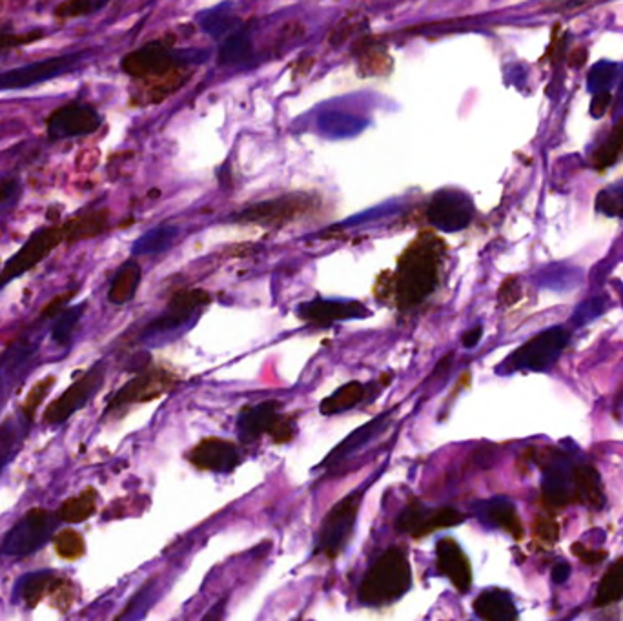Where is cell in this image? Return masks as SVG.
Returning <instances> with one entry per match:
<instances>
[{
    "instance_id": "24",
    "label": "cell",
    "mask_w": 623,
    "mask_h": 621,
    "mask_svg": "<svg viewBox=\"0 0 623 621\" xmlns=\"http://www.w3.org/2000/svg\"><path fill=\"white\" fill-rule=\"evenodd\" d=\"M139 283H141V266L133 263V261H128L126 265L119 268V272L113 279L112 288L108 294L110 301L115 305H124L128 301H132Z\"/></svg>"
},
{
    "instance_id": "28",
    "label": "cell",
    "mask_w": 623,
    "mask_h": 621,
    "mask_svg": "<svg viewBox=\"0 0 623 621\" xmlns=\"http://www.w3.org/2000/svg\"><path fill=\"white\" fill-rule=\"evenodd\" d=\"M84 308H86L84 305H73L66 308L64 312H61V316L57 317L52 328V339L57 345H64L70 341L75 326L79 325V321H81Z\"/></svg>"
},
{
    "instance_id": "31",
    "label": "cell",
    "mask_w": 623,
    "mask_h": 621,
    "mask_svg": "<svg viewBox=\"0 0 623 621\" xmlns=\"http://www.w3.org/2000/svg\"><path fill=\"white\" fill-rule=\"evenodd\" d=\"M155 585L150 581L146 587H143L141 591L137 592L133 596V600L128 603L126 611L119 616L124 620H135V618H143L146 611L152 607V601H154Z\"/></svg>"
},
{
    "instance_id": "36",
    "label": "cell",
    "mask_w": 623,
    "mask_h": 621,
    "mask_svg": "<svg viewBox=\"0 0 623 621\" xmlns=\"http://www.w3.org/2000/svg\"><path fill=\"white\" fill-rule=\"evenodd\" d=\"M44 37L42 31H31L26 35H0V50H6V48H17V46H24V44H30V42L39 41Z\"/></svg>"
},
{
    "instance_id": "30",
    "label": "cell",
    "mask_w": 623,
    "mask_h": 621,
    "mask_svg": "<svg viewBox=\"0 0 623 621\" xmlns=\"http://www.w3.org/2000/svg\"><path fill=\"white\" fill-rule=\"evenodd\" d=\"M104 0H64L57 6L55 17L57 19H77L84 15H92L103 6Z\"/></svg>"
},
{
    "instance_id": "38",
    "label": "cell",
    "mask_w": 623,
    "mask_h": 621,
    "mask_svg": "<svg viewBox=\"0 0 623 621\" xmlns=\"http://www.w3.org/2000/svg\"><path fill=\"white\" fill-rule=\"evenodd\" d=\"M609 104H611V93L598 92L596 97H594L591 113H593L594 117H602L603 113L607 112Z\"/></svg>"
},
{
    "instance_id": "10",
    "label": "cell",
    "mask_w": 623,
    "mask_h": 621,
    "mask_svg": "<svg viewBox=\"0 0 623 621\" xmlns=\"http://www.w3.org/2000/svg\"><path fill=\"white\" fill-rule=\"evenodd\" d=\"M121 68L126 75L135 79H157L183 66L175 61L172 46L164 41H155L128 53L121 62Z\"/></svg>"
},
{
    "instance_id": "15",
    "label": "cell",
    "mask_w": 623,
    "mask_h": 621,
    "mask_svg": "<svg viewBox=\"0 0 623 621\" xmlns=\"http://www.w3.org/2000/svg\"><path fill=\"white\" fill-rule=\"evenodd\" d=\"M190 461L197 469L226 474V472H232L241 463V456L234 443L225 441V439L212 438L201 441L194 448V452L190 454Z\"/></svg>"
},
{
    "instance_id": "21",
    "label": "cell",
    "mask_w": 623,
    "mask_h": 621,
    "mask_svg": "<svg viewBox=\"0 0 623 621\" xmlns=\"http://www.w3.org/2000/svg\"><path fill=\"white\" fill-rule=\"evenodd\" d=\"M474 611L481 620L512 621L518 618L516 605L505 591H485L474 601Z\"/></svg>"
},
{
    "instance_id": "6",
    "label": "cell",
    "mask_w": 623,
    "mask_h": 621,
    "mask_svg": "<svg viewBox=\"0 0 623 621\" xmlns=\"http://www.w3.org/2000/svg\"><path fill=\"white\" fill-rule=\"evenodd\" d=\"M84 57V51H72L64 53L50 59L30 62L21 68H13L8 72L0 73V92H10V90H22L30 88L41 82L52 81L57 77H62L64 73L72 72Z\"/></svg>"
},
{
    "instance_id": "18",
    "label": "cell",
    "mask_w": 623,
    "mask_h": 621,
    "mask_svg": "<svg viewBox=\"0 0 623 621\" xmlns=\"http://www.w3.org/2000/svg\"><path fill=\"white\" fill-rule=\"evenodd\" d=\"M436 558H438V569L441 574L447 576L458 591H469L472 585V569L460 545L449 538L438 541Z\"/></svg>"
},
{
    "instance_id": "27",
    "label": "cell",
    "mask_w": 623,
    "mask_h": 621,
    "mask_svg": "<svg viewBox=\"0 0 623 621\" xmlns=\"http://www.w3.org/2000/svg\"><path fill=\"white\" fill-rule=\"evenodd\" d=\"M623 596V560L616 561L613 567L603 576L598 589V605H607L611 601H618Z\"/></svg>"
},
{
    "instance_id": "11",
    "label": "cell",
    "mask_w": 623,
    "mask_h": 621,
    "mask_svg": "<svg viewBox=\"0 0 623 621\" xmlns=\"http://www.w3.org/2000/svg\"><path fill=\"white\" fill-rule=\"evenodd\" d=\"M212 303V296L205 290H183L175 294L166 308L163 316L155 319L146 330V337L161 336L174 332L177 328H183L190 321H194L197 312H201L205 306Z\"/></svg>"
},
{
    "instance_id": "33",
    "label": "cell",
    "mask_w": 623,
    "mask_h": 621,
    "mask_svg": "<svg viewBox=\"0 0 623 621\" xmlns=\"http://www.w3.org/2000/svg\"><path fill=\"white\" fill-rule=\"evenodd\" d=\"M21 434H24V428L17 427V423H13V421L4 423L0 428V467L6 463V459L10 458L11 452H13L11 447L19 445L17 436H21Z\"/></svg>"
},
{
    "instance_id": "35",
    "label": "cell",
    "mask_w": 623,
    "mask_h": 621,
    "mask_svg": "<svg viewBox=\"0 0 623 621\" xmlns=\"http://www.w3.org/2000/svg\"><path fill=\"white\" fill-rule=\"evenodd\" d=\"M603 310H605V301H603L602 297H598V299H589V301H585L583 305L576 308V312H574V321H576L578 325H587V323H591L593 319L600 316Z\"/></svg>"
},
{
    "instance_id": "4",
    "label": "cell",
    "mask_w": 623,
    "mask_h": 621,
    "mask_svg": "<svg viewBox=\"0 0 623 621\" xmlns=\"http://www.w3.org/2000/svg\"><path fill=\"white\" fill-rule=\"evenodd\" d=\"M365 496V489L354 490L330 509L323 525L319 529L317 550L327 554L328 558H336L341 550L345 549L350 540L356 520H358L361 501Z\"/></svg>"
},
{
    "instance_id": "17",
    "label": "cell",
    "mask_w": 623,
    "mask_h": 621,
    "mask_svg": "<svg viewBox=\"0 0 623 621\" xmlns=\"http://www.w3.org/2000/svg\"><path fill=\"white\" fill-rule=\"evenodd\" d=\"M392 412H394V410H389V412H385V414H379L378 418L372 419L367 425H363V427H359L358 430H354L350 436L343 439L338 447L334 448V450L328 454L327 458L323 459L321 467H334V465H339V463L347 461L348 458H352L354 454H358L361 448L368 445L370 441H374V439L381 436V434L387 430Z\"/></svg>"
},
{
    "instance_id": "34",
    "label": "cell",
    "mask_w": 623,
    "mask_h": 621,
    "mask_svg": "<svg viewBox=\"0 0 623 621\" xmlns=\"http://www.w3.org/2000/svg\"><path fill=\"white\" fill-rule=\"evenodd\" d=\"M248 41L243 35H235L230 41L226 42L225 48L221 50V62L232 64V62L241 61L248 53Z\"/></svg>"
},
{
    "instance_id": "20",
    "label": "cell",
    "mask_w": 623,
    "mask_h": 621,
    "mask_svg": "<svg viewBox=\"0 0 623 621\" xmlns=\"http://www.w3.org/2000/svg\"><path fill=\"white\" fill-rule=\"evenodd\" d=\"M168 379L170 376L159 372V374H143V376L135 377L126 387L117 394V398L113 399L110 410L113 408H121L123 405L133 403L135 399L154 398L159 396L168 388Z\"/></svg>"
},
{
    "instance_id": "5",
    "label": "cell",
    "mask_w": 623,
    "mask_h": 621,
    "mask_svg": "<svg viewBox=\"0 0 623 621\" xmlns=\"http://www.w3.org/2000/svg\"><path fill=\"white\" fill-rule=\"evenodd\" d=\"M569 345V332L562 326L543 330L542 334L532 337L523 347L518 348L507 361L509 370H531L545 372L558 361L563 350Z\"/></svg>"
},
{
    "instance_id": "39",
    "label": "cell",
    "mask_w": 623,
    "mask_h": 621,
    "mask_svg": "<svg viewBox=\"0 0 623 621\" xmlns=\"http://www.w3.org/2000/svg\"><path fill=\"white\" fill-rule=\"evenodd\" d=\"M571 576V567L567 563H558L554 569H552V581L562 585L565 581L569 580Z\"/></svg>"
},
{
    "instance_id": "40",
    "label": "cell",
    "mask_w": 623,
    "mask_h": 621,
    "mask_svg": "<svg viewBox=\"0 0 623 621\" xmlns=\"http://www.w3.org/2000/svg\"><path fill=\"white\" fill-rule=\"evenodd\" d=\"M481 336H483V330H481V326H476V328H472L469 330L465 336H463V347L465 348H474L478 343H480Z\"/></svg>"
},
{
    "instance_id": "9",
    "label": "cell",
    "mask_w": 623,
    "mask_h": 621,
    "mask_svg": "<svg viewBox=\"0 0 623 621\" xmlns=\"http://www.w3.org/2000/svg\"><path fill=\"white\" fill-rule=\"evenodd\" d=\"M101 124L103 117L93 106L82 102H68L48 117L46 133L50 141H64L92 135L101 128Z\"/></svg>"
},
{
    "instance_id": "22",
    "label": "cell",
    "mask_w": 623,
    "mask_h": 621,
    "mask_svg": "<svg viewBox=\"0 0 623 621\" xmlns=\"http://www.w3.org/2000/svg\"><path fill=\"white\" fill-rule=\"evenodd\" d=\"M478 516L491 523L492 527L509 530L514 536H520L521 525L514 503L505 498H494L478 505Z\"/></svg>"
},
{
    "instance_id": "25",
    "label": "cell",
    "mask_w": 623,
    "mask_h": 621,
    "mask_svg": "<svg viewBox=\"0 0 623 621\" xmlns=\"http://www.w3.org/2000/svg\"><path fill=\"white\" fill-rule=\"evenodd\" d=\"M175 237H177V228L175 226H157L154 230L146 232L143 237H139L135 241L132 248L133 255H155L161 254L164 250H168L174 245Z\"/></svg>"
},
{
    "instance_id": "29",
    "label": "cell",
    "mask_w": 623,
    "mask_h": 621,
    "mask_svg": "<svg viewBox=\"0 0 623 621\" xmlns=\"http://www.w3.org/2000/svg\"><path fill=\"white\" fill-rule=\"evenodd\" d=\"M623 155V121L614 128L611 137L607 139V143L596 153V166L598 168H607L613 166Z\"/></svg>"
},
{
    "instance_id": "23",
    "label": "cell",
    "mask_w": 623,
    "mask_h": 621,
    "mask_svg": "<svg viewBox=\"0 0 623 621\" xmlns=\"http://www.w3.org/2000/svg\"><path fill=\"white\" fill-rule=\"evenodd\" d=\"M363 398H365V387L358 381H352L338 388L332 396L323 399L319 410L323 416H336L341 412H347L350 408L358 407Z\"/></svg>"
},
{
    "instance_id": "19",
    "label": "cell",
    "mask_w": 623,
    "mask_h": 621,
    "mask_svg": "<svg viewBox=\"0 0 623 621\" xmlns=\"http://www.w3.org/2000/svg\"><path fill=\"white\" fill-rule=\"evenodd\" d=\"M574 494V472L569 459L556 456L549 461L543 474V496L554 507H563L574 498Z\"/></svg>"
},
{
    "instance_id": "12",
    "label": "cell",
    "mask_w": 623,
    "mask_h": 621,
    "mask_svg": "<svg viewBox=\"0 0 623 621\" xmlns=\"http://www.w3.org/2000/svg\"><path fill=\"white\" fill-rule=\"evenodd\" d=\"M463 521H465V516L452 507L427 509L421 503H412L399 514L396 527L399 532H405L414 538H421L434 530L456 527Z\"/></svg>"
},
{
    "instance_id": "37",
    "label": "cell",
    "mask_w": 623,
    "mask_h": 621,
    "mask_svg": "<svg viewBox=\"0 0 623 621\" xmlns=\"http://www.w3.org/2000/svg\"><path fill=\"white\" fill-rule=\"evenodd\" d=\"M19 181L17 179H6L0 183V206L2 204H8L19 195Z\"/></svg>"
},
{
    "instance_id": "32",
    "label": "cell",
    "mask_w": 623,
    "mask_h": 621,
    "mask_svg": "<svg viewBox=\"0 0 623 621\" xmlns=\"http://www.w3.org/2000/svg\"><path fill=\"white\" fill-rule=\"evenodd\" d=\"M596 204L603 214L623 217V183L603 190L602 194L598 195Z\"/></svg>"
},
{
    "instance_id": "16",
    "label": "cell",
    "mask_w": 623,
    "mask_h": 621,
    "mask_svg": "<svg viewBox=\"0 0 623 621\" xmlns=\"http://www.w3.org/2000/svg\"><path fill=\"white\" fill-rule=\"evenodd\" d=\"M104 370L103 367L93 368L92 372H88L82 377L79 383H75L68 392L62 394L61 399L48 410V419L52 423H61L68 416H72L73 412H77L79 408L86 405V401L92 398L93 394L103 385Z\"/></svg>"
},
{
    "instance_id": "13",
    "label": "cell",
    "mask_w": 623,
    "mask_h": 621,
    "mask_svg": "<svg viewBox=\"0 0 623 621\" xmlns=\"http://www.w3.org/2000/svg\"><path fill=\"white\" fill-rule=\"evenodd\" d=\"M297 316L317 326L334 325L339 321L367 319L370 314L367 306L359 301H338V299H316L297 306Z\"/></svg>"
},
{
    "instance_id": "26",
    "label": "cell",
    "mask_w": 623,
    "mask_h": 621,
    "mask_svg": "<svg viewBox=\"0 0 623 621\" xmlns=\"http://www.w3.org/2000/svg\"><path fill=\"white\" fill-rule=\"evenodd\" d=\"M574 489L587 507H593V509L602 507L603 492L596 470L591 469V467H583L582 470H578L574 474Z\"/></svg>"
},
{
    "instance_id": "3",
    "label": "cell",
    "mask_w": 623,
    "mask_h": 621,
    "mask_svg": "<svg viewBox=\"0 0 623 621\" xmlns=\"http://www.w3.org/2000/svg\"><path fill=\"white\" fill-rule=\"evenodd\" d=\"M57 516L48 510H31L17 521L0 545V554L21 558L41 550L52 540L57 529Z\"/></svg>"
},
{
    "instance_id": "14",
    "label": "cell",
    "mask_w": 623,
    "mask_h": 621,
    "mask_svg": "<svg viewBox=\"0 0 623 621\" xmlns=\"http://www.w3.org/2000/svg\"><path fill=\"white\" fill-rule=\"evenodd\" d=\"M474 214L469 197L460 192H440L429 206V221L443 232H460L467 228Z\"/></svg>"
},
{
    "instance_id": "8",
    "label": "cell",
    "mask_w": 623,
    "mask_h": 621,
    "mask_svg": "<svg viewBox=\"0 0 623 621\" xmlns=\"http://www.w3.org/2000/svg\"><path fill=\"white\" fill-rule=\"evenodd\" d=\"M237 434L243 443H252L263 434H272L276 443H286L294 438L290 421L279 418L277 401H263L256 407L246 408L237 419Z\"/></svg>"
},
{
    "instance_id": "7",
    "label": "cell",
    "mask_w": 623,
    "mask_h": 621,
    "mask_svg": "<svg viewBox=\"0 0 623 621\" xmlns=\"http://www.w3.org/2000/svg\"><path fill=\"white\" fill-rule=\"evenodd\" d=\"M314 206V197L305 194L285 195L265 203L252 204L232 217L235 223L283 226L307 214Z\"/></svg>"
},
{
    "instance_id": "2",
    "label": "cell",
    "mask_w": 623,
    "mask_h": 621,
    "mask_svg": "<svg viewBox=\"0 0 623 621\" xmlns=\"http://www.w3.org/2000/svg\"><path fill=\"white\" fill-rule=\"evenodd\" d=\"M412 587V569L405 550L399 547L383 552L368 569L359 585V601L370 607L389 605L403 598Z\"/></svg>"
},
{
    "instance_id": "1",
    "label": "cell",
    "mask_w": 623,
    "mask_h": 621,
    "mask_svg": "<svg viewBox=\"0 0 623 621\" xmlns=\"http://www.w3.org/2000/svg\"><path fill=\"white\" fill-rule=\"evenodd\" d=\"M443 243L436 235L421 234L401 255L396 274V299L401 310L421 305L440 283Z\"/></svg>"
}]
</instances>
